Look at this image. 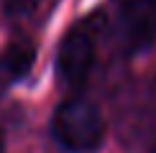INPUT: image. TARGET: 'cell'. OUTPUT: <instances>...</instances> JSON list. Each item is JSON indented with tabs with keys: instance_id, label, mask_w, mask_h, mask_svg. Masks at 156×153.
Masks as SVG:
<instances>
[{
	"instance_id": "cell-7",
	"label": "cell",
	"mask_w": 156,
	"mask_h": 153,
	"mask_svg": "<svg viewBox=\"0 0 156 153\" xmlns=\"http://www.w3.org/2000/svg\"><path fill=\"white\" fill-rule=\"evenodd\" d=\"M151 153H156V145H154V151H151Z\"/></svg>"
},
{
	"instance_id": "cell-4",
	"label": "cell",
	"mask_w": 156,
	"mask_h": 153,
	"mask_svg": "<svg viewBox=\"0 0 156 153\" xmlns=\"http://www.w3.org/2000/svg\"><path fill=\"white\" fill-rule=\"evenodd\" d=\"M34 61H36V46L28 41H16L8 43V49L0 56V72L8 79H21L31 72Z\"/></svg>"
},
{
	"instance_id": "cell-3",
	"label": "cell",
	"mask_w": 156,
	"mask_h": 153,
	"mask_svg": "<svg viewBox=\"0 0 156 153\" xmlns=\"http://www.w3.org/2000/svg\"><path fill=\"white\" fill-rule=\"evenodd\" d=\"M118 33L131 54L156 43V0H126L118 13Z\"/></svg>"
},
{
	"instance_id": "cell-5",
	"label": "cell",
	"mask_w": 156,
	"mask_h": 153,
	"mask_svg": "<svg viewBox=\"0 0 156 153\" xmlns=\"http://www.w3.org/2000/svg\"><path fill=\"white\" fill-rule=\"evenodd\" d=\"M38 0H3V10L8 18H26L28 13H34Z\"/></svg>"
},
{
	"instance_id": "cell-6",
	"label": "cell",
	"mask_w": 156,
	"mask_h": 153,
	"mask_svg": "<svg viewBox=\"0 0 156 153\" xmlns=\"http://www.w3.org/2000/svg\"><path fill=\"white\" fill-rule=\"evenodd\" d=\"M0 153H5V140H3V130H0Z\"/></svg>"
},
{
	"instance_id": "cell-1",
	"label": "cell",
	"mask_w": 156,
	"mask_h": 153,
	"mask_svg": "<svg viewBox=\"0 0 156 153\" xmlns=\"http://www.w3.org/2000/svg\"><path fill=\"white\" fill-rule=\"evenodd\" d=\"M54 140L69 153H90L105 138V120L95 102L84 97H69L56 107L51 117Z\"/></svg>"
},
{
	"instance_id": "cell-2",
	"label": "cell",
	"mask_w": 156,
	"mask_h": 153,
	"mask_svg": "<svg viewBox=\"0 0 156 153\" xmlns=\"http://www.w3.org/2000/svg\"><path fill=\"white\" fill-rule=\"evenodd\" d=\"M95 61V33L90 23H80L67 31L56 54V72L67 87H80L87 79Z\"/></svg>"
}]
</instances>
